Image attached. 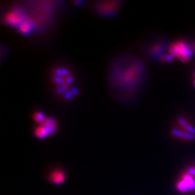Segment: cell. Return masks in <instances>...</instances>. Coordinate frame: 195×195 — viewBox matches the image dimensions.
Wrapping results in <instances>:
<instances>
[{"mask_svg":"<svg viewBox=\"0 0 195 195\" xmlns=\"http://www.w3.org/2000/svg\"><path fill=\"white\" fill-rule=\"evenodd\" d=\"M194 77H195V73H194Z\"/></svg>","mask_w":195,"mask_h":195,"instance_id":"cell-19","label":"cell"},{"mask_svg":"<svg viewBox=\"0 0 195 195\" xmlns=\"http://www.w3.org/2000/svg\"><path fill=\"white\" fill-rule=\"evenodd\" d=\"M49 179L54 184H61V183L64 181L65 174L62 170H55V171H51V173L50 174Z\"/></svg>","mask_w":195,"mask_h":195,"instance_id":"cell-4","label":"cell"},{"mask_svg":"<svg viewBox=\"0 0 195 195\" xmlns=\"http://www.w3.org/2000/svg\"><path fill=\"white\" fill-rule=\"evenodd\" d=\"M69 70L67 69H63V68H57V69H54L53 73L55 76H57V77H64V76H69Z\"/></svg>","mask_w":195,"mask_h":195,"instance_id":"cell-5","label":"cell"},{"mask_svg":"<svg viewBox=\"0 0 195 195\" xmlns=\"http://www.w3.org/2000/svg\"><path fill=\"white\" fill-rule=\"evenodd\" d=\"M70 91H71L73 96H76L77 95H78V92H79V91H78V89L75 88V87H73L72 90H70Z\"/></svg>","mask_w":195,"mask_h":195,"instance_id":"cell-17","label":"cell"},{"mask_svg":"<svg viewBox=\"0 0 195 195\" xmlns=\"http://www.w3.org/2000/svg\"><path fill=\"white\" fill-rule=\"evenodd\" d=\"M171 134L173 136L176 137H179V138H184V132L181 130H179V129H172L171 131Z\"/></svg>","mask_w":195,"mask_h":195,"instance_id":"cell-8","label":"cell"},{"mask_svg":"<svg viewBox=\"0 0 195 195\" xmlns=\"http://www.w3.org/2000/svg\"><path fill=\"white\" fill-rule=\"evenodd\" d=\"M169 51L171 55L183 62H186L190 59L193 54V51L189 46L184 42H176L170 46Z\"/></svg>","mask_w":195,"mask_h":195,"instance_id":"cell-1","label":"cell"},{"mask_svg":"<svg viewBox=\"0 0 195 195\" xmlns=\"http://www.w3.org/2000/svg\"><path fill=\"white\" fill-rule=\"evenodd\" d=\"M65 80H66V85L69 86H70V85H72V83L73 82L74 77H73V75H69V76H67Z\"/></svg>","mask_w":195,"mask_h":195,"instance_id":"cell-13","label":"cell"},{"mask_svg":"<svg viewBox=\"0 0 195 195\" xmlns=\"http://www.w3.org/2000/svg\"><path fill=\"white\" fill-rule=\"evenodd\" d=\"M184 139L187 140V141H193V140L195 139V134L187 133V132H184Z\"/></svg>","mask_w":195,"mask_h":195,"instance_id":"cell-10","label":"cell"},{"mask_svg":"<svg viewBox=\"0 0 195 195\" xmlns=\"http://www.w3.org/2000/svg\"><path fill=\"white\" fill-rule=\"evenodd\" d=\"M45 119H46V117L42 112H38L33 115V120H35V122L38 123V124H40L44 121Z\"/></svg>","mask_w":195,"mask_h":195,"instance_id":"cell-6","label":"cell"},{"mask_svg":"<svg viewBox=\"0 0 195 195\" xmlns=\"http://www.w3.org/2000/svg\"><path fill=\"white\" fill-rule=\"evenodd\" d=\"M185 130H186L187 133L195 134V127H193V125H191V124H189V125L185 128Z\"/></svg>","mask_w":195,"mask_h":195,"instance_id":"cell-14","label":"cell"},{"mask_svg":"<svg viewBox=\"0 0 195 195\" xmlns=\"http://www.w3.org/2000/svg\"><path fill=\"white\" fill-rule=\"evenodd\" d=\"M176 189L180 193H186L195 189V180L189 173H184L176 184Z\"/></svg>","mask_w":195,"mask_h":195,"instance_id":"cell-2","label":"cell"},{"mask_svg":"<svg viewBox=\"0 0 195 195\" xmlns=\"http://www.w3.org/2000/svg\"><path fill=\"white\" fill-rule=\"evenodd\" d=\"M193 83H194V86H195V81H194V82H193Z\"/></svg>","mask_w":195,"mask_h":195,"instance_id":"cell-18","label":"cell"},{"mask_svg":"<svg viewBox=\"0 0 195 195\" xmlns=\"http://www.w3.org/2000/svg\"><path fill=\"white\" fill-rule=\"evenodd\" d=\"M67 91H68V86L66 84L63 85V86H60L56 89V92L59 93V94H63V93H65Z\"/></svg>","mask_w":195,"mask_h":195,"instance_id":"cell-9","label":"cell"},{"mask_svg":"<svg viewBox=\"0 0 195 195\" xmlns=\"http://www.w3.org/2000/svg\"><path fill=\"white\" fill-rule=\"evenodd\" d=\"M64 99H67V100H69V99H71L72 98H73V97L70 90H68L67 92H65L64 95Z\"/></svg>","mask_w":195,"mask_h":195,"instance_id":"cell-15","label":"cell"},{"mask_svg":"<svg viewBox=\"0 0 195 195\" xmlns=\"http://www.w3.org/2000/svg\"><path fill=\"white\" fill-rule=\"evenodd\" d=\"M174 57L172 55H163L162 58H161V60H163V61H165V62H171V61H172V60H174Z\"/></svg>","mask_w":195,"mask_h":195,"instance_id":"cell-12","label":"cell"},{"mask_svg":"<svg viewBox=\"0 0 195 195\" xmlns=\"http://www.w3.org/2000/svg\"><path fill=\"white\" fill-rule=\"evenodd\" d=\"M187 173H189V175H191V176L194 177L195 176V167H189V168H188V170H187Z\"/></svg>","mask_w":195,"mask_h":195,"instance_id":"cell-16","label":"cell"},{"mask_svg":"<svg viewBox=\"0 0 195 195\" xmlns=\"http://www.w3.org/2000/svg\"><path fill=\"white\" fill-rule=\"evenodd\" d=\"M52 81L54 82V83L57 84V85H60V86H63V85H65V84H66L65 77L54 76V77H52Z\"/></svg>","mask_w":195,"mask_h":195,"instance_id":"cell-7","label":"cell"},{"mask_svg":"<svg viewBox=\"0 0 195 195\" xmlns=\"http://www.w3.org/2000/svg\"><path fill=\"white\" fill-rule=\"evenodd\" d=\"M177 122H178V124H180V126L183 127V128H184V129H185V128H186V127L189 124V123L187 122L186 120H184V118H181V117H180V118H178Z\"/></svg>","mask_w":195,"mask_h":195,"instance_id":"cell-11","label":"cell"},{"mask_svg":"<svg viewBox=\"0 0 195 195\" xmlns=\"http://www.w3.org/2000/svg\"><path fill=\"white\" fill-rule=\"evenodd\" d=\"M58 129V127H54V128H49V127H46L44 125L40 124L34 130V134L39 139H42L45 138L47 136L51 135L55 133Z\"/></svg>","mask_w":195,"mask_h":195,"instance_id":"cell-3","label":"cell"}]
</instances>
